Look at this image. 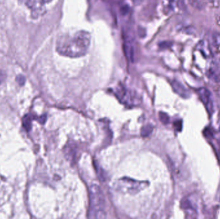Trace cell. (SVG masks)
<instances>
[{"instance_id":"obj_3","label":"cell","mask_w":220,"mask_h":219,"mask_svg":"<svg viewBox=\"0 0 220 219\" xmlns=\"http://www.w3.org/2000/svg\"><path fill=\"white\" fill-rule=\"evenodd\" d=\"M142 185V183L132 179H120L118 182V188L124 191H128L131 193L133 191L137 192L140 190Z\"/></svg>"},{"instance_id":"obj_1","label":"cell","mask_w":220,"mask_h":219,"mask_svg":"<svg viewBox=\"0 0 220 219\" xmlns=\"http://www.w3.org/2000/svg\"><path fill=\"white\" fill-rule=\"evenodd\" d=\"M90 43V34L81 30L59 37L56 43V50L61 55L77 58L88 53Z\"/></svg>"},{"instance_id":"obj_2","label":"cell","mask_w":220,"mask_h":219,"mask_svg":"<svg viewBox=\"0 0 220 219\" xmlns=\"http://www.w3.org/2000/svg\"><path fill=\"white\" fill-rule=\"evenodd\" d=\"M90 208L88 217L90 218H104L106 217L105 197L101 188L97 185H92L89 188Z\"/></svg>"},{"instance_id":"obj_15","label":"cell","mask_w":220,"mask_h":219,"mask_svg":"<svg viewBox=\"0 0 220 219\" xmlns=\"http://www.w3.org/2000/svg\"><path fill=\"white\" fill-rule=\"evenodd\" d=\"M217 23L219 25H220V14L218 15L217 18Z\"/></svg>"},{"instance_id":"obj_14","label":"cell","mask_w":220,"mask_h":219,"mask_svg":"<svg viewBox=\"0 0 220 219\" xmlns=\"http://www.w3.org/2000/svg\"><path fill=\"white\" fill-rule=\"evenodd\" d=\"M177 123H178V126H177V125H176L175 124V127H176V129L178 130V131H181V129H182V122L180 121H178V122H177Z\"/></svg>"},{"instance_id":"obj_10","label":"cell","mask_w":220,"mask_h":219,"mask_svg":"<svg viewBox=\"0 0 220 219\" xmlns=\"http://www.w3.org/2000/svg\"><path fill=\"white\" fill-rule=\"evenodd\" d=\"M171 46V43L170 42H164V43H161V44H160V47L162 48H169Z\"/></svg>"},{"instance_id":"obj_7","label":"cell","mask_w":220,"mask_h":219,"mask_svg":"<svg viewBox=\"0 0 220 219\" xmlns=\"http://www.w3.org/2000/svg\"><path fill=\"white\" fill-rule=\"evenodd\" d=\"M152 131H153L152 126H147L142 128V131H141V134H142V136H148L151 133Z\"/></svg>"},{"instance_id":"obj_12","label":"cell","mask_w":220,"mask_h":219,"mask_svg":"<svg viewBox=\"0 0 220 219\" xmlns=\"http://www.w3.org/2000/svg\"><path fill=\"white\" fill-rule=\"evenodd\" d=\"M128 10H129V8L127 6V5H124V7H123L122 8V12L123 14H127L128 12Z\"/></svg>"},{"instance_id":"obj_5","label":"cell","mask_w":220,"mask_h":219,"mask_svg":"<svg viewBox=\"0 0 220 219\" xmlns=\"http://www.w3.org/2000/svg\"><path fill=\"white\" fill-rule=\"evenodd\" d=\"M198 93L202 102L205 106L207 111L211 114L213 112V105L211 98V93L205 88L200 89L198 91Z\"/></svg>"},{"instance_id":"obj_13","label":"cell","mask_w":220,"mask_h":219,"mask_svg":"<svg viewBox=\"0 0 220 219\" xmlns=\"http://www.w3.org/2000/svg\"><path fill=\"white\" fill-rule=\"evenodd\" d=\"M179 7H180V8L182 9H185V5L184 4V2L183 0H179Z\"/></svg>"},{"instance_id":"obj_9","label":"cell","mask_w":220,"mask_h":219,"mask_svg":"<svg viewBox=\"0 0 220 219\" xmlns=\"http://www.w3.org/2000/svg\"><path fill=\"white\" fill-rule=\"evenodd\" d=\"M160 119L161 122L165 124H167L169 122V116L167 115V114H165L164 113H160Z\"/></svg>"},{"instance_id":"obj_4","label":"cell","mask_w":220,"mask_h":219,"mask_svg":"<svg viewBox=\"0 0 220 219\" xmlns=\"http://www.w3.org/2000/svg\"><path fill=\"white\" fill-rule=\"evenodd\" d=\"M28 8L34 12H39L45 5L51 0H20Z\"/></svg>"},{"instance_id":"obj_6","label":"cell","mask_w":220,"mask_h":219,"mask_svg":"<svg viewBox=\"0 0 220 219\" xmlns=\"http://www.w3.org/2000/svg\"><path fill=\"white\" fill-rule=\"evenodd\" d=\"M171 84L174 91L178 94V95H179L180 96L185 98L189 96L190 95L189 92H188V91L184 87V86L180 82H178L176 80H173Z\"/></svg>"},{"instance_id":"obj_11","label":"cell","mask_w":220,"mask_h":219,"mask_svg":"<svg viewBox=\"0 0 220 219\" xmlns=\"http://www.w3.org/2000/svg\"><path fill=\"white\" fill-rule=\"evenodd\" d=\"M25 79L24 77H23V76H19V77H18V79H17V81L18 82V83L20 85H23L25 83Z\"/></svg>"},{"instance_id":"obj_8","label":"cell","mask_w":220,"mask_h":219,"mask_svg":"<svg viewBox=\"0 0 220 219\" xmlns=\"http://www.w3.org/2000/svg\"><path fill=\"white\" fill-rule=\"evenodd\" d=\"M189 3L192 5V7L198 9H201L203 7V5L199 0H189Z\"/></svg>"}]
</instances>
